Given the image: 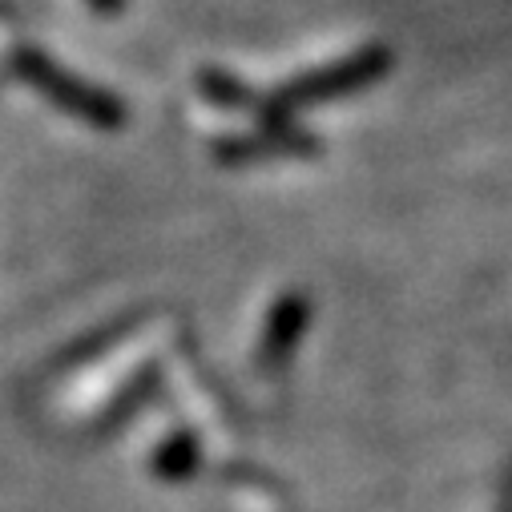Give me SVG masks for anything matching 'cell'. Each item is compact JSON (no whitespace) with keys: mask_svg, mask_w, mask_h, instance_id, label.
<instances>
[{"mask_svg":"<svg viewBox=\"0 0 512 512\" xmlns=\"http://www.w3.org/2000/svg\"><path fill=\"white\" fill-rule=\"evenodd\" d=\"M392 69V57L383 49H363L347 61H339L335 69H323V73H311L307 81L291 85L287 89V105H303V101H323V97H339V93H351V89H363L371 81H379L383 73Z\"/></svg>","mask_w":512,"mask_h":512,"instance_id":"1","label":"cell"},{"mask_svg":"<svg viewBox=\"0 0 512 512\" xmlns=\"http://www.w3.org/2000/svg\"><path fill=\"white\" fill-rule=\"evenodd\" d=\"M97 5H117V0H97Z\"/></svg>","mask_w":512,"mask_h":512,"instance_id":"2","label":"cell"}]
</instances>
